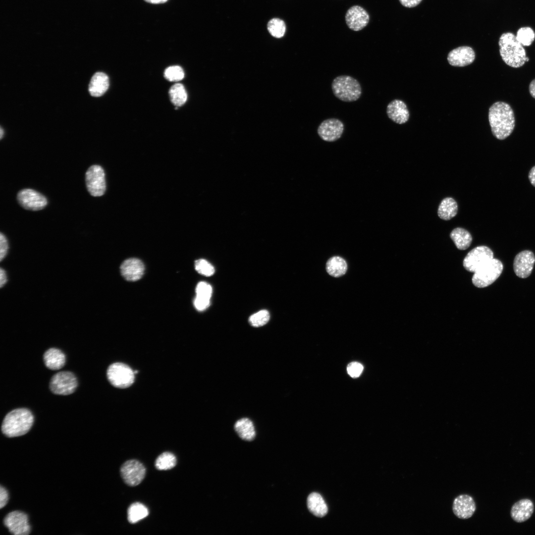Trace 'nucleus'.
Masks as SVG:
<instances>
[{
    "mask_svg": "<svg viewBox=\"0 0 535 535\" xmlns=\"http://www.w3.org/2000/svg\"><path fill=\"white\" fill-rule=\"evenodd\" d=\"M488 120L493 136L504 140L512 133L515 125L514 111L510 106L503 102L494 103L489 108Z\"/></svg>",
    "mask_w": 535,
    "mask_h": 535,
    "instance_id": "1",
    "label": "nucleus"
},
{
    "mask_svg": "<svg viewBox=\"0 0 535 535\" xmlns=\"http://www.w3.org/2000/svg\"><path fill=\"white\" fill-rule=\"evenodd\" d=\"M34 422L31 412L26 408H18L9 412L2 425V433L8 437L21 436L27 433Z\"/></svg>",
    "mask_w": 535,
    "mask_h": 535,
    "instance_id": "2",
    "label": "nucleus"
},
{
    "mask_svg": "<svg viewBox=\"0 0 535 535\" xmlns=\"http://www.w3.org/2000/svg\"><path fill=\"white\" fill-rule=\"evenodd\" d=\"M498 44L501 57L508 66L518 68L529 60L523 46L517 40L514 34L511 32L502 34Z\"/></svg>",
    "mask_w": 535,
    "mask_h": 535,
    "instance_id": "3",
    "label": "nucleus"
},
{
    "mask_svg": "<svg viewBox=\"0 0 535 535\" xmlns=\"http://www.w3.org/2000/svg\"><path fill=\"white\" fill-rule=\"evenodd\" d=\"M331 88L334 95L345 102H355L362 95L359 82L349 75H340L335 77L332 81Z\"/></svg>",
    "mask_w": 535,
    "mask_h": 535,
    "instance_id": "4",
    "label": "nucleus"
},
{
    "mask_svg": "<svg viewBox=\"0 0 535 535\" xmlns=\"http://www.w3.org/2000/svg\"><path fill=\"white\" fill-rule=\"evenodd\" d=\"M503 266L500 261L493 258L474 272L473 284L478 288H484L493 283L501 275Z\"/></svg>",
    "mask_w": 535,
    "mask_h": 535,
    "instance_id": "5",
    "label": "nucleus"
},
{
    "mask_svg": "<svg viewBox=\"0 0 535 535\" xmlns=\"http://www.w3.org/2000/svg\"><path fill=\"white\" fill-rule=\"evenodd\" d=\"M134 372L127 365L115 363L110 365L107 370V377L114 387L125 388L134 382Z\"/></svg>",
    "mask_w": 535,
    "mask_h": 535,
    "instance_id": "6",
    "label": "nucleus"
},
{
    "mask_svg": "<svg viewBox=\"0 0 535 535\" xmlns=\"http://www.w3.org/2000/svg\"><path fill=\"white\" fill-rule=\"evenodd\" d=\"M78 385L75 375L70 372H60L52 377L50 388L55 394L67 395L73 393Z\"/></svg>",
    "mask_w": 535,
    "mask_h": 535,
    "instance_id": "7",
    "label": "nucleus"
},
{
    "mask_svg": "<svg viewBox=\"0 0 535 535\" xmlns=\"http://www.w3.org/2000/svg\"><path fill=\"white\" fill-rule=\"evenodd\" d=\"M86 185L90 194L94 197L103 195L106 190L105 173L99 165L91 166L85 174Z\"/></svg>",
    "mask_w": 535,
    "mask_h": 535,
    "instance_id": "8",
    "label": "nucleus"
},
{
    "mask_svg": "<svg viewBox=\"0 0 535 535\" xmlns=\"http://www.w3.org/2000/svg\"><path fill=\"white\" fill-rule=\"evenodd\" d=\"M493 258V253L488 247L479 246L471 250L463 261V266L468 271L475 272Z\"/></svg>",
    "mask_w": 535,
    "mask_h": 535,
    "instance_id": "9",
    "label": "nucleus"
},
{
    "mask_svg": "<svg viewBox=\"0 0 535 535\" xmlns=\"http://www.w3.org/2000/svg\"><path fill=\"white\" fill-rule=\"evenodd\" d=\"M120 474L126 484L135 486L140 484L144 479L146 469L139 461L134 459L129 460L121 466Z\"/></svg>",
    "mask_w": 535,
    "mask_h": 535,
    "instance_id": "10",
    "label": "nucleus"
},
{
    "mask_svg": "<svg viewBox=\"0 0 535 535\" xmlns=\"http://www.w3.org/2000/svg\"><path fill=\"white\" fill-rule=\"evenodd\" d=\"M17 200L24 209L33 211L44 209L48 204L44 195L31 189H24L19 191Z\"/></svg>",
    "mask_w": 535,
    "mask_h": 535,
    "instance_id": "11",
    "label": "nucleus"
},
{
    "mask_svg": "<svg viewBox=\"0 0 535 535\" xmlns=\"http://www.w3.org/2000/svg\"><path fill=\"white\" fill-rule=\"evenodd\" d=\"M4 524L14 535H27L31 532L28 516L21 511H14L8 513L4 519Z\"/></svg>",
    "mask_w": 535,
    "mask_h": 535,
    "instance_id": "12",
    "label": "nucleus"
},
{
    "mask_svg": "<svg viewBox=\"0 0 535 535\" xmlns=\"http://www.w3.org/2000/svg\"><path fill=\"white\" fill-rule=\"evenodd\" d=\"M344 129L343 122L338 119L331 118L322 121L317 132L320 138L326 142H334L342 136Z\"/></svg>",
    "mask_w": 535,
    "mask_h": 535,
    "instance_id": "13",
    "label": "nucleus"
},
{
    "mask_svg": "<svg viewBox=\"0 0 535 535\" xmlns=\"http://www.w3.org/2000/svg\"><path fill=\"white\" fill-rule=\"evenodd\" d=\"M535 263V257L532 251H522L519 253L514 258V271L519 277L526 278L531 275Z\"/></svg>",
    "mask_w": 535,
    "mask_h": 535,
    "instance_id": "14",
    "label": "nucleus"
},
{
    "mask_svg": "<svg viewBox=\"0 0 535 535\" xmlns=\"http://www.w3.org/2000/svg\"><path fill=\"white\" fill-rule=\"evenodd\" d=\"M345 19L349 29L354 31H358L368 25L370 16L363 7L359 5H353L346 11Z\"/></svg>",
    "mask_w": 535,
    "mask_h": 535,
    "instance_id": "15",
    "label": "nucleus"
},
{
    "mask_svg": "<svg viewBox=\"0 0 535 535\" xmlns=\"http://www.w3.org/2000/svg\"><path fill=\"white\" fill-rule=\"evenodd\" d=\"M476 509V505L473 498L468 494H461L455 498L453 503L452 510L454 514L461 519L471 518Z\"/></svg>",
    "mask_w": 535,
    "mask_h": 535,
    "instance_id": "16",
    "label": "nucleus"
},
{
    "mask_svg": "<svg viewBox=\"0 0 535 535\" xmlns=\"http://www.w3.org/2000/svg\"><path fill=\"white\" fill-rule=\"evenodd\" d=\"M473 49L468 46H462L453 49L447 56L449 63L454 66L463 67L471 64L475 60Z\"/></svg>",
    "mask_w": 535,
    "mask_h": 535,
    "instance_id": "17",
    "label": "nucleus"
},
{
    "mask_svg": "<svg viewBox=\"0 0 535 535\" xmlns=\"http://www.w3.org/2000/svg\"><path fill=\"white\" fill-rule=\"evenodd\" d=\"M145 270L143 263L136 258H130L124 261L120 266L122 275L127 280L135 281L140 279Z\"/></svg>",
    "mask_w": 535,
    "mask_h": 535,
    "instance_id": "18",
    "label": "nucleus"
},
{
    "mask_svg": "<svg viewBox=\"0 0 535 535\" xmlns=\"http://www.w3.org/2000/svg\"><path fill=\"white\" fill-rule=\"evenodd\" d=\"M534 511V505L528 498L522 499L515 502L511 507L510 515L517 523H522L531 518Z\"/></svg>",
    "mask_w": 535,
    "mask_h": 535,
    "instance_id": "19",
    "label": "nucleus"
},
{
    "mask_svg": "<svg viewBox=\"0 0 535 535\" xmlns=\"http://www.w3.org/2000/svg\"><path fill=\"white\" fill-rule=\"evenodd\" d=\"M386 113L391 120L400 124L406 122L409 118V112L406 105L402 101L397 99L388 104Z\"/></svg>",
    "mask_w": 535,
    "mask_h": 535,
    "instance_id": "20",
    "label": "nucleus"
},
{
    "mask_svg": "<svg viewBox=\"0 0 535 535\" xmlns=\"http://www.w3.org/2000/svg\"><path fill=\"white\" fill-rule=\"evenodd\" d=\"M109 87V78L107 74L102 72H96L92 76L89 85V92L91 96L95 97L103 95Z\"/></svg>",
    "mask_w": 535,
    "mask_h": 535,
    "instance_id": "21",
    "label": "nucleus"
},
{
    "mask_svg": "<svg viewBox=\"0 0 535 535\" xmlns=\"http://www.w3.org/2000/svg\"><path fill=\"white\" fill-rule=\"evenodd\" d=\"M46 366L52 370H57L62 368L65 363V356L59 349L54 348L47 350L43 356Z\"/></svg>",
    "mask_w": 535,
    "mask_h": 535,
    "instance_id": "22",
    "label": "nucleus"
},
{
    "mask_svg": "<svg viewBox=\"0 0 535 535\" xmlns=\"http://www.w3.org/2000/svg\"><path fill=\"white\" fill-rule=\"evenodd\" d=\"M234 429L239 436L243 440L252 441L256 436V431L253 423L247 418L240 419L234 424Z\"/></svg>",
    "mask_w": 535,
    "mask_h": 535,
    "instance_id": "23",
    "label": "nucleus"
},
{
    "mask_svg": "<svg viewBox=\"0 0 535 535\" xmlns=\"http://www.w3.org/2000/svg\"><path fill=\"white\" fill-rule=\"evenodd\" d=\"M309 510L315 516L322 517L327 513V506L321 496L318 493L310 494L307 498Z\"/></svg>",
    "mask_w": 535,
    "mask_h": 535,
    "instance_id": "24",
    "label": "nucleus"
},
{
    "mask_svg": "<svg viewBox=\"0 0 535 535\" xmlns=\"http://www.w3.org/2000/svg\"><path fill=\"white\" fill-rule=\"evenodd\" d=\"M458 205L455 200L451 197L445 198L439 205L437 214L440 218L449 220L457 214Z\"/></svg>",
    "mask_w": 535,
    "mask_h": 535,
    "instance_id": "25",
    "label": "nucleus"
},
{
    "mask_svg": "<svg viewBox=\"0 0 535 535\" xmlns=\"http://www.w3.org/2000/svg\"><path fill=\"white\" fill-rule=\"evenodd\" d=\"M450 236L457 248L461 250L467 249L471 245L472 237L467 230L457 227L450 233Z\"/></svg>",
    "mask_w": 535,
    "mask_h": 535,
    "instance_id": "26",
    "label": "nucleus"
},
{
    "mask_svg": "<svg viewBox=\"0 0 535 535\" xmlns=\"http://www.w3.org/2000/svg\"><path fill=\"white\" fill-rule=\"evenodd\" d=\"M326 269L330 275L338 277L345 274L347 269V265L342 258L334 256L327 261Z\"/></svg>",
    "mask_w": 535,
    "mask_h": 535,
    "instance_id": "27",
    "label": "nucleus"
},
{
    "mask_svg": "<svg viewBox=\"0 0 535 535\" xmlns=\"http://www.w3.org/2000/svg\"><path fill=\"white\" fill-rule=\"evenodd\" d=\"M128 520L131 524H135L146 518L149 514L148 508L139 502L131 504L128 509Z\"/></svg>",
    "mask_w": 535,
    "mask_h": 535,
    "instance_id": "28",
    "label": "nucleus"
},
{
    "mask_svg": "<svg viewBox=\"0 0 535 535\" xmlns=\"http://www.w3.org/2000/svg\"><path fill=\"white\" fill-rule=\"evenodd\" d=\"M169 95L172 103L176 107L183 105L186 102L187 95L184 86L176 83L169 89Z\"/></svg>",
    "mask_w": 535,
    "mask_h": 535,
    "instance_id": "29",
    "label": "nucleus"
},
{
    "mask_svg": "<svg viewBox=\"0 0 535 535\" xmlns=\"http://www.w3.org/2000/svg\"><path fill=\"white\" fill-rule=\"evenodd\" d=\"M176 464V458L172 453L165 452L157 458L155 467L159 470H167L174 468Z\"/></svg>",
    "mask_w": 535,
    "mask_h": 535,
    "instance_id": "30",
    "label": "nucleus"
},
{
    "mask_svg": "<svg viewBox=\"0 0 535 535\" xmlns=\"http://www.w3.org/2000/svg\"><path fill=\"white\" fill-rule=\"evenodd\" d=\"M267 29L272 36L276 38H280L285 33L286 25L283 20L279 18H274L268 22Z\"/></svg>",
    "mask_w": 535,
    "mask_h": 535,
    "instance_id": "31",
    "label": "nucleus"
},
{
    "mask_svg": "<svg viewBox=\"0 0 535 535\" xmlns=\"http://www.w3.org/2000/svg\"><path fill=\"white\" fill-rule=\"evenodd\" d=\"M516 38L523 46H530L535 40V33L530 27H521L517 31Z\"/></svg>",
    "mask_w": 535,
    "mask_h": 535,
    "instance_id": "32",
    "label": "nucleus"
},
{
    "mask_svg": "<svg viewBox=\"0 0 535 535\" xmlns=\"http://www.w3.org/2000/svg\"><path fill=\"white\" fill-rule=\"evenodd\" d=\"M164 76L166 79L171 82L181 80L184 77L183 69L179 66H171L165 69Z\"/></svg>",
    "mask_w": 535,
    "mask_h": 535,
    "instance_id": "33",
    "label": "nucleus"
},
{
    "mask_svg": "<svg viewBox=\"0 0 535 535\" xmlns=\"http://www.w3.org/2000/svg\"><path fill=\"white\" fill-rule=\"evenodd\" d=\"M269 317V312L266 310H263L252 315L249 318V321L254 327H260L268 321Z\"/></svg>",
    "mask_w": 535,
    "mask_h": 535,
    "instance_id": "34",
    "label": "nucleus"
},
{
    "mask_svg": "<svg viewBox=\"0 0 535 535\" xmlns=\"http://www.w3.org/2000/svg\"><path fill=\"white\" fill-rule=\"evenodd\" d=\"M195 267L198 272L206 276H210L214 272V267L204 259L196 260L195 262Z\"/></svg>",
    "mask_w": 535,
    "mask_h": 535,
    "instance_id": "35",
    "label": "nucleus"
},
{
    "mask_svg": "<svg viewBox=\"0 0 535 535\" xmlns=\"http://www.w3.org/2000/svg\"><path fill=\"white\" fill-rule=\"evenodd\" d=\"M196 297L210 300L212 294L211 286L205 282H200L196 288Z\"/></svg>",
    "mask_w": 535,
    "mask_h": 535,
    "instance_id": "36",
    "label": "nucleus"
},
{
    "mask_svg": "<svg viewBox=\"0 0 535 535\" xmlns=\"http://www.w3.org/2000/svg\"><path fill=\"white\" fill-rule=\"evenodd\" d=\"M363 370V366L356 362H351L347 367L348 374L353 378L359 377Z\"/></svg>",
    "mask_w": 535,
    "mask_h": 535,
    "instance_id": "37",
    "label": "nucleus"
},
{
    "mask_svg": "<svg viewBox=\"0 0 535 535\" xmlns=\"http://www.w3.org/2000/svg\"><path fill=\"white\" fill-rule=\"evenodd\" d=\"M194 304L195 308L198 311H201L206 309L210 306V300L196 297Z\"/></svg>",
    "mask_w": 535,
    "mask_h": 535,
    "instance_id": "38",
    "label": "nucleus"
},
{
    "mask_svg": "<svg viewBox=\"0 0 535 535\" xmlns=\"http://www.w3.org/2000/svg\"><path fill=\"white\" fill-rule=\"evenodd\" d=\"M0 259L1 261L7 254L8 243L6 237L2 233L0 234Z\"/></svg>",
    "mask_w": 535,
    "mask_h": 535,
    "instance_id": "39",
    "label": "nucleus"
},
{
    "mask_svg": "<svg viewBox=\"0 0 535 535\" xmlns=\"http://www.w3.org/2000/svg\"><path fill=\"white\" fill-rule=\"evenodd\" d=\"M8 500V493L7 490L2 486L0 487V508L4 507Z\"/></svg>",
    "mask_w": 535,
    "mask_h": 535,
    "instance_id": "40",
    "label": "nucleus"
},
{
    "mask_svg": "<svg viewBox=\"0 0 535 535\" xmlns=\"http://www.w3.org/2000/svg\"><path fill=\"white\" fill-rule=\"evenodd\" d=\"M401 4L406 7H413L418 5L422 0H399Z\"/></svg>",
    "mask_w": 535,
    "mask_h": 535,
    "instance_id": "41",
    "label": "nucleus"
},
{
    "mask_svg": "<svg viewBox=\"0 0 535 535\" xmlns=\"http://www.w3.org/2000/svg\"><path fill=\"white\" fill-rule=\"evenodd\" d=\"M528 177L532 185L535 187V166L530 170Z\"/></svg>",
    "mask_w": 535,
    "mask_h": 535,
    "instance_id": "42",
    "label": "nucleus"
},
{
    "mask_svg": "<svg viewBox=\"0 0 535 535\" xmlns=\"http://www.w3.org/2000/svg\"><path fill=\"white\" fill-rule=\"evenodd\" d=\"M0 287H1L7 281L6 275L5 271L0 268Z\"/></svg>",
    "mask_w": 535,
    "mask_h": 535,
    "instance_id": "43",
    "label": "nucleus"
},
{
    "mask_svg": "<svg viewBox=\"0 0 535 535\" xmlns=\"http://www.w3.org/2000/svg\"><path fill=\"white\" fill-rule=\"evenodd\" d=\"M529 92L531 96L535 99V79L530 84Z\"/></svg>",
    "mask_w": 535,
    "mask_h": 535,
    "instance_id": "44",
    "label": "nucleus"
},
{
    "mask_svg": "<svg viewBox=\"0 0 535 535\" xmlns=\"http://www.w3.org/2000/svg\"><path fill=\"white\" fill-rule=\"evenodd\" d=\"M147 2L153 4H160L165 2L167 0H144Z\"/></svg>",
    "mask_w": 535,
    "mask_h": 535,
    "instance_id": "45",
    "label": "nucleus"
},
{
    "mask_svg": "<svg viewBox=\"0 0 535 535\" xmlns=\"http://www.w3.org/2000/svg\"><path fill=\"white\" fill-rule=\"evenodd\" d=\"M0 139H1L2 137V136H3V130H2V128H1V127H0Z\"/></svg>",
    "mask_w": 535,
    "mask_h": 535,
    "instance_id": "46",
    "label": "nucleus"
}]
</instances>
